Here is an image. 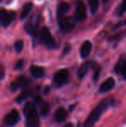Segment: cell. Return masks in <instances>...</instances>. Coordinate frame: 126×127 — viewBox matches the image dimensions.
I'll return each instance as SVG.
<instances>
[{
	"label": "cell",
	"mask_w": 126,
	"mask_h": 127,
	"mask_svg": "<svg viewBox=\"0 0 126 127\" xmlns=\"http://www.w3.org/2000/svg\"><path fill=\"white\" fill-rule=\"evenodd\" d=\"M17 88H18V86H17V82H12L11 85H10V90L13 91V92H15Z\"/></svg>",
	"instance_id": "83f0119b"
},
{
	"label": "cell",
	"mask_w": 126,
	"mask_h": 127,
	"mask_svg": "<svg viewBox=\"0 0 126 127\" xmlns=\"http://www.w3.org/2000/svg\"><path fill=\"white\" fill-rule=\"evenodd\" d=\"M58 20V24H59L60 29L64 33H67V32H69L74 28L76 24L75 19H73L72 17H63L60 19H57Z\"/></svg>",
	"instance_id": "3957f363"
},
{
	"label": "cell",
	"mask_w": 126,
	"mask_h": 127,
	"mask_svg": "<svg viewBox=\"0 0 126 127\" xmlns=\"http://www.w3.org/2000/svg\"><path fill=\"white\" fill-rule=\"evenodd\" d=\"M29 94H30V92H29V90H24L22 92V94L17 98V102H21L22 100H24V99H26Z\"/></svg>",
	"instance_id": "cb8c5ba5"
},
{
	"label": "cell",
	"mask_w": 126,
	"mask_h": 127,
	"mask_svg": "<svg viewBox=\"0 0 126 127\" xmlns=\"http://www.w3.org/2000/svg\"><path fill=\"white\" fill-rule=\"evenodd\" d=\"M30 73L34 78L40 79L44 76V74H45V70H44V68L42 67L34 65V66H31V67H30Z\"/></svg>",
	"instance_id": "5bb4252c"
},
{
	"label": "cell",
	"mask_w": 126,
	"mask_h": 127,
	"mask_svg": "<svg viewBox=\"0 0 126 127\" xmlns=\"http://www.w3.org/2000/svg\"><path fill=\"white\" fill-rule=\"evenodd\" d=\"M0 1H2V0H0Z\"/></svg>",
	"instance_id": "1f68e13d"
},
{
	"label": "cell",
	"mask_w": 126,
	"mask_h": 127,
	"mask_svg": "<svg viewBox=\"0 0 126 127\" xmlns=\"http://www.w3.org/2000/svg\"><path fill=\"white\" fill-rule=\"evenodd\" d=\"M69 8H70V5L67 2H62L59 4L57 8V12H56V16H57V19H60L61 17H65L66 13L68 11Z\"/></svg>",
	"instance_id": "7c38bea8"
},
{
	"label": "cell",
	"mask_w": 126,
	"mask_h": 127,
	"mask_svg": "<svg viewBox=\"0 0 126 127\" xmlns=\"http://www.w3.org/2000/svg\"><path fill=\"white\" fill-rule=\"evenodd\" d=\"M15 17V11H8L4 8H0V24L3 27H8Z\"/></svg>",
	"instance_id": "277c9868"
},
{
	"label": "cell",
	"mask_w": 126,
	"mask_h": 127,
	"mask_svg": "<svg viewBox=\"0 0 126 127\" xmlns=\"http://www.w3.org/2000/svg\"><path fill=\"white\" fill-rule=\"evenodd\" d=\"M89 68H90V62H84L82 65L79 67V70L77 72V75L79 77V79H83L85 76L86 75V74L88 73L89 71Z\"/></svg>",
	"instance_id": "2e32d148"
},
{
	"label": "cell",
	"mask_w": 126,
	"mask_h": 127,
	"mask_svg": "<svg viewBox=\"0 0 126 127\" xmlns=\"http://www.w3.org/2000/svg\"><path fill=\"white\" fill-rule=\"evenodd\" d=\"M64 127H74V126H73V124H71V123H68V124H67Z\"/></svg>",
	"instance_id": "f546056e"
},
{
	"label": "cell",
	"mask_w": 126,
	"mask_h": 127,
	"mask_svg": "<svg viewBox=\"0 0 126 127\" xmlns=\"http://www.w3.org/2000/svg\"><path fill=\"white\" fill-rule=\"evenodd\" d=\"M20 116H19V112L17 110H12L7 114L3 119V126L5 127H12L15 125L17 124L19 121Z\"/></svg>",
	"instance_id": "5b68a950"
},
{
	"label": "cell",
	"mask_w": 126,
	"mask_h": 127,
	"mask_svg": "<svg viewBox=\"0 0 126 127\" xmlns=\"http://www.w3.org/2000/svg\"><path fill=\"white\" fill-rule=\"evenodd\" d=\"M16 82H17V86H18V87H27V86L29 85V83L30 81H29V80H28V79L26 78V77L21 76V77H19V78L17 79V80Z\"/></svg>",
	"instance_id": "44dd1931"
},
{
	"label": "cell",
	"mask_w": 126,
	"mask_h": 127,
	"mask_svg": "<svg viewBox=\"0 0 126 127\" xmlns=\"http://www.w3.org/2000/svg\"><path fill=\"white\" fill-rule=\"evenodd\" d=\"M5 75V71H4V67L3 64L0 63V80H3L4 78Z\"/></svg>",
	"instance_id": "4316f807"
},
{
	"label": "cell",
	"mask_w": 126,
	"mask_h": 127,
	"mask_svg": "<svg viewBox=\"0 0 126 127\" xmlns=\"http://www.w3.org/2000/svg\"><path fill=\"white\" fill-rule=\"evenodd\" d=\"M39 24V19L35 17H33L29 21H28L25 24V30L27 31L28 34L35 35L37 32Z\"/></svg>",
	"instance_id": "9c48e42d"
},
{
	"label": "cell",
	"mask_w": 126,
	"mask_h": 127,
	"mask_svg": "<svg viewBox=\"0 0 126 127\" xmlns=\"http://www.w3.org/2000/svg\"><path fill=\"white\" fill-rule=\"evenodd\" d=\"M40 40L48 49H54L56 47L55 41L47 27H43L40 32Z\"/></svg>",
	"instance_id": "7a4b0ae2"
},
{
	"label": "cell",
	"mask_w": 126,
	"mask_h": 127,
	"mask_svg": "<svg viewBox=\"0 0 126 127\" xmlns=\"http://www.w3.org/2000/svg\"><path fill=\"white\" fill-rule=\"evenodd\" d=\"M32 8H33V3H26L24 5V7H23L22 9V12H21V17L20 18L22 19H25L26 17L29 16V14L30 13Z\"/></svg>",
	"instance_id": "e0dca14e"
},
{
	"label": "cell",
	"mask_w": 126,
	"mask_h": 127,
	"mask_svg": "<svg viewBox=\"0 0 126 127\" xmlns=\"http://www.w3.org/2000/svg\"><path fill=\"white\" fill-rule=\"evenodd\" d=\"M76 20L83 21L86 18V8L82 0H77L75 9Z\"/></svg>",
	"instance_id": "ba28073f"
},
{
	"label": "cell",
	"mask_w": 126,
	"mask_h": 127,
	"mask_svg": "<svg viewBox=\"0 0 126 127\" xmlns=\"http://www.w3.org/2000/svg\"><path fill=\"white\" fill-rule=\"evenodd\" d=\"M67 117V112L65 108L63 107H59L54 112V119L56 122H63Z\"/></svg>",
	"instance_id": "4fadbf2b"
},
{
	"label": "cell",
	"mask_w": 126,
	"mask_h": 127,
	"mask_svg": "<svg viewBox=\"0 0 126 127\" xmlns=\"http://www.w3.org/2000/svg\"><path fill=\"white\" fill-rule=\"evenodd\" d=\"M14 47H15V49L17 53H20L21 51L24 49V41L23 40H17V42L14 44Z\"/></svg>",
	"instance_id": "7402d4cb"
},
{
	"label": "cell",
	"mask_w": 126,
	"mask_h": 127,
	"mask_svg": "<svg viewBox=\"0 0 126 127\" xmlns=\"http://www.w3.org/2000/svg\"><path fill=\"white\" fill-rule=\"evenodd\" d=\"M92 14H95L99 9V0H87Z\"/></svg>",
	"instance_id": "ffe728a7"
},
{
	"label": "cell",
	"mask_w": 126,
	"mask_h": 127,
	"mask_svg": "<svg viewBox=\"0 0 126 127\" xmlns=\"http://www.w3.org/2000/svg\"><path fill=\"white\" fill-rule=\"evenodd\" d=\"M110 0H103V2H104V3H107V2H109Z\"/></svg>",
	"instance_id": "4dcf8cb0"
},
{
	"label": "cell",
	"mask_w": 126,
	"mask_h": 127,
	"mask_svg": "<svg viewBox=\"0 0 126 127\" xmlns=\"http://www.w3.org/2000/svg\"><path fill=\"white\" fill-rule=\"evenodd\" d=\"M126 12V0H123L120 4L119 8L118 9V13L119 16H122L124 15Z\"/></svg>",
	"instance_id": "603a6c76"
},
{
	"label": "cell",
	"mask_w": 126,
	"mask_h": 127,
	"mask_svg": "<svg viewBox=\"0 0 126 127\" xmlns=\"http://www.w3.org/2000/svg\"><path fill=\"white\" fill-rule=\"evenodd\" d=\"M24 60L21 59V60H19L18 62H17V64H16V66H15V69L16 70L22 69L23 67H24Z\"/></svg>",
	"instance_id": "484cf974"
},
{
	"label": "cell",
	"mask_w": 126,
	"mask_h": 127,
	"mask_svg": "<svg viewBox=\"0 0 126 127\" xmlns=\"http://www.w3.org/2000/svg\"><path fill=\"white\" fill-rule=\"evenodd\" d=\"M115 86V80L113 78H108L107 80H105L102 84L100 85L99 87V93L100 94H104V93L109 92L110 90L114 87Z\"/></svg>",
	"instance_id": "30bf717a"
},
{
	"label": "cell",
	"mask_w": 126,
	"mask_h": 127,
	"mask_svg": "<svg viewBox=\"0 0 126 127\" xmlns=\"http://www.w3.org/2000/svg\"><path fill=\"white\" fill-rule=\"evenodd\" d=\"M68 50H70V48H69L68 45H67V47H66V49H65V51H64V54H67V52Z\"/></svg>",
	"instance_id": "f1b7e54d"
},
{
	"label": "cell",
	"mask_w": 126,
	"mask_h": 127,
	"mask_svg": "<svg viewBox=\"0 0 126 127\" xmlns=\"http://www.w3.org/2000/svg\"><path fill=\"white\" fill-rule=\"evenodd\" d=\"M100 72H101V67L99 65H96L94 69V74H93V81H97L99 80Z\"/></svg>",
	"instance_id": "d4e9b609"
},
{
	"label": "cell",
	"mask_w": 126,
	"mask_h": 127,
	"mask_svg": "<svg viewBox=\"0 0 126 127\" xmlns=\"http://www.w3.org/2000/svg\"><path fill=\"white\" fill-rule=\"evenodd\" d=\"M115 70L118 74H120L123 79H126V59L120 60L115 67Z\"/></svg>",
	"instance_id": "9a60e30c"
},
{
	"label": "cell",
	"mask_w": 126,
	"mask_h": 127,
	"mask_svg": "<svg viewBox=\"0 0 126 127\" xmlns=\"http://www.w3.org/2000/svg\"><path fill=\"white\" fill-rule=\"evenodd\" d=\"M50 112V106L47 102L42 101L40 104V114L42 117H47Z\"/></svg>",
	"instance_id": "ac0fdd59"
},
{
	"label": "cell",
	"mask_w": 126,
	"mask_h": 127,
	"mask_svg": "<svg viewBox=\"0 0 126 127\" xmlns=\"http://www.w3.org/2000/svg\"><path fill=\"white\" fill-rule=\"evenodd\" d=\"M24 113L26 119L39 117L36 109V105L35 103H32V102H28L25 104L24 107Z\"/></svg>",
	"instance_id": "52a82bcc"
},
{
	"label": "cell",
	"mask_w": 126,
	"mask_h": 127,
	"mask_svg": "<svg viewBox=\"0 0 126 127\" xmlns=\"http://www.w3.org/2000/svg\"><path fill=\"white\" fill-rule=\"evenodd\" d=\"M25 126L26 127H39L40 126V120H39V117L26 119Z\"/></svg>",
	"instance_id": "d6986e66"
},
{
	"label": "cell",
	"mask_w": 126,
	"mask_h": 127,
	"mask_svg": "<svg viewBox=\"0 0 126 127\" xmlns=\"http://www.w3.org/2000/svg\"><path fill=\"white\" fill-rule=\"evenodd\" d=\"M68 80V71L67 69H61L57 71L54 76V83L57 87H61Z\"/></svg>",
	"instance_id": "8992f818"
},
{
	"label": "cell",
	"mask_w": 126,
	"mask_h": 127,
	"mask_svg": "<svg viewBox=\"0 0 126 127\" xmlns=\"http://www.w3.org/2000/svg\"><path fill=\"white\" fill-rule=\"evenodd\" d=\"M93 49V44L90 41H86L82 43L80 48V56L81 58L85 59L89 56L90 53Z\"/></svg>",
	"instance_id": "8fae6325"
},
{
	"label": "cell",
	"mask_w": 126,
	"mask_h": 127,
	"mask_svg": "<svg viewBox=\"0 0 126 127\" xmlns=\"http://www.w3.org/2000/svg\"><path fill=\"white\" fill-rule=\"evenodd\" d=\"M111 103H112V99L111 98H106L99 102L88 115L87 119L84 123V127H93L103 112L111 105Z\"/></svg>",
	"instance_id": "6da1fadb"
}]
</instances>
